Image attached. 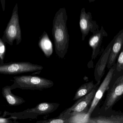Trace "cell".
I'll list each match as a JSON object with an SVG mask.
<instances>
[{
	"label": "cell",
	"mask_w": 123,
	"mask_h": 123,
	"mask_svg": "<svg viewBox=\"0 0 123 123\" xmlns=\"http://www.w3.org/2000/svg\"><path fill=\"white\" fill-rule=\"evenodd\" d=\"M68 16L65 8H60L54 17L52 33L54 38L55 52L63 58L67 52L69 37L67 26Z\"/></svg>",
	"instance_id": "1"
},
{
	"label": "cell",
	"mask_w": 123,
	"mask_h": 123,
	"mask_svg": "<svg viewBox=\"0 0 123 123\" xmlns=\"http://www.w3.org/2000/svg\"><path fill=\"white\" fill-rule=\"evenodd\" d=\"M13 78L12 90L19 89L42 91L52 87L54 84L51 80L37 76L24 75L14 77Z\"/></svg>",
	"instance_id": "2"
},
{
	"label": "cell",
	"mask_w": 123,
	"mask_h": 123,
	"mask_svg": "<svg viewBox=\"0 0 123 123\" xmlns=\"http://www.w3.org/2000/svg\"><path fill=\"white\" fill-rule=\"evenodd\" d=\"M60 106L57 103L43 102L37 104L33 108L27 109L18 112H9L5 111L3 116L13 117L14 119H35L39 116L47 115L53 112Z\"/></svg>",
	"instance_id": "3"
},
{
	"label": "cell",
	"mask_w": 123,
	"mask_h": 123,
	"mask_svg": "<svg viewBox=\"0 0 123 123\" xmlns=\"http://www.w3.org/2000/svg\"><path fill=\"white\" fill-rule=\"evenodd\" d=\"M2 39L5 43L11 46L15 40L17 45H18L21 42V31L19 24L17 3L14 7L11 19L4 32Z\"/></svg>",
	"instance_id": "4"
},
{
	"label": "cell",
	"mask_w": 123,
	"mask_h": 123,
	"mask_svg": "<svg viewBox=\"0 0 123 123\" xmlns=\"http://www.w3.org/2000/svg\"><path fill=\"white\" fill-rule=\"evenodd\" d=\"M112 83L111 82L106 99L100 108L102 112L111 110L114 105L123 97V72H120Z\"/></svg>",
	"instance_id": "5"
},
{
	"label": "cell",
	"mask_w": 123,
	"mask_h": 123,
	"mask_svg": "<svg viewBox=\"0 0 123 123\" xmlns=\"http://www.w3.org/2000/svg\"><path fill=\"white\" fill-rule=\"evenodd\" d=\"M43 66L28 62H13L0 64V74L16 75L40 71Z\"/></svg>",
	"instance_id": "6"
},
{
	"label": "cell",
	"mask_w": 123,
	"mask_h": 123,
	"mask_svg": "<svg viewBox=\"0 0 123 123\" xmlns=\"http://www.w3.org/2000/svg\"><path fill=\"white\" fill-rule=\"evenodd\" d=\"M116 66V64H115L109 69V71L104 80L101 84L99 86L95 93L92 104L87 113V116L88 118L91 117L92 113L94 112L98 103L102 98L105 92L106 91H107L109 89L110 84L112 81L114 71L115 70Z\"/></svg>",
	"instance_id": "7"
},
{
	"label": "cell",
	"mask_w": 123,
	"mask_h": 123,
	"mask_svg": "<svg viewBox=\"0 0 123 123\" xmlns=\"http://www.w3.org/2000/svg\"><path fill=\"white\" fill-rule=\"evenodd\" d=\"M79 25L82 34V40L83 41L90 32L94 34L99 31L98 25L95 21L92 20V14L90 12L86 13L84 8L81 10Z\"/></svg>",
	"instance_id": "8"
},
{
	"label": "cell",
	"mask_w": 123,
	"mask_h": 123,
	"mask_svg": "<svg viewBox=\"0 0 123 123\" xmlns=\"http://www.w3.org/2000/svg\"><path fill=\"white\" fill-rule=\"evenodd\" d=\"M100 82H97L94 87L89 94L77 100L73 105L67 108L71 113L87 112Z\"/></svg>",
	"instance_id": "9"
},
{
	"label": "cell",
	"mask_w": 123,
	"mask_h": 123,
	"mask_svg": "<svg viewBox=\"0 0 123 123\" xmlns=\"http://www.w3.org/2000/svg\"><path fill=\"white\" fill-rule=\"evenodd\" d=\"M114 41V40H113L103 51L95 66L94 76L97 82H100L101 79L105 74V68L107 65L109 56Z\"/></svg>",
	"instance_id": "10"
},
{
	"label": "cell",
	"mask_w": 123,
	"mask_h": 123,
	"mask_svg": "<svg viewBox=\"0 0 123 123\" xmlns=\"http://www.w3.org/2000/svg\"><path fill=\"white\" fill-rule=\"evenodd\" d=\"M123 45V32L114 40L107 65V67L108 69H110L115 64L117 58L121 50Z\"/></svg>",
	"instance_id": "11"
},
{
	"label": "cell",
	"mask_w": 123,
	"mask_h": 123,
	"mask_svg": "<svg viewBox=\"0 0 123 123\" xmlns=\"http://www.w3.org/2000/svg\"><path fill=\"white\" fill-rule=\"evenodd\" d=\"M105 35V32L103 27H102L100 30L93 34L89 39V45L92 49V60H95L98 55L99 52L103 38Z\"/></svg>",
	"instance_id": "12"
},
{
	"label": "cell",
	"mask_w": 123,
	"mask_h": 123,
	"mask_svg": "<svg viewBox=\"0 0 123 123\" xmlns=\"http://www.w3.org/2000/svg\"><path fill=\"white\" fill-rule=\"evenodd\" d=\"M11 86H6L2 89V95L11 106H18L25 102V100L22 97L15 95L12 92Z\"/></svg>",
	"instance_id": "13"
},
{
	"label": "cell",
	"mask_w": 123,
	"mask_h": 123,
	"mask_svg": "<svg viewBox=\"0 0 123 123\" xmlns=\"http://www.w3.org/2000/svg\"><path fill=\"white\" fill-rule=\"evenodd\" d=\"M38 45L47 58H50L52 55L53 52V45L45 31H44L40 37Z\"/></svg>",
	"instance_id": "14"
},
{
	"label": "cell",
	"mask_w": 123,
	"mask_h": 123,
	"mask_svg": "<svg viewBox=\"0 0 123 123\" xmlns=\"http://www.w3.org/2000/svg\"><path fill=\"white\" fill-rule=\"evenodd\" d=\"M95 86V84H94L93 81L87 82L81 85L76 91L73 98V100L76 101L81 97L86 95L92 91Z\"/></svg>",
	"instance_id": "15"
},
{
	"label": "cell",
	"mask_w": 123,
	"mask_h": 123,
	"mask_svg": "<svg viewBox=\"0 0 123 123\" xmlns=\"http://www.w3.org/2000/svg\"><path fill=\"white\" fill-rule=\"evenodd\" d=\"M87 112L71 113L70 118L67 120L69 123H87L89 118L87 116Z\"/></svg>",
	"instance_id": "16"
},
{
	"label": "cell",
	"mask_w": 123,
	"mask_h": 123,
	"mask_svg": "<svg viewBox=\"0 0 123 123\" xmlns=\"http://www.w3.org/2000/svg\"><path fill=\"white\" fill-rule=\"evenodd\" d=\"M87 123H117L111 117L99 116L96 117H90L87 119Z\"/></svg>",
	"instance_id": "17"
},
{
	"label": "cell",
	"mask_w": 123,
	"mask_h": 123,
	"mask_svg": "<svg viewBox=\"0 0 123 123\" xmlns=\"http://www.w3.org/2000/svg\"><path fill=\"white\" fill-rule=\"evenodd\" d=\"M68 119L61 114L57 117L37 121V123H67Z\"/></svg>",
	"instance_id": "18"
},
{
	"label": "cell",
	"mask_w": 123,
	"mask_h": 123,
	"mask_svg": "<svg viewBox=\"0 0 123 123\" xmlns=\"http://www.w3.org/2000/svg\"><path fill=\"white\" fill-rule=\"evenodd\" d=\"M116 66L115 72L120 73L123 72V48L121 50L116 60Z\"/></svg>",
	"instance_id": "19"
},
{
	"label": "cell",
	"mask_w": 123,
	"mask_h": 123,
	"mask_svg": "<svg viewBox=\"0 0 123 123\" xmlns=\"http://www.w3.org/2000/svg\"><path fill=\"white\" fill-rule=\"evenodd\" d=\"M5 43L0 38V64L4 63V58L6 53V46Z\"/></svg>",
	"instance_id": "20"
},
{
	"label": "cell",
	"mask_w": 123,
	"mask_h": 123,
	"mask_svg": "<svg viewBox=\"0 0 123 123\" xmlns=\"http://www.w3.org/2000/svg\"><path fill=\"white\" fill-rule=\"evenodd\" d=\"M13 117H11L9 118H6L5 116H2L0 117V123H16L13 121L14 120Z\"/></svg>",
	"instance_id": "21"
},
{
	"label": "cell",
	"mask_w": 123,
	"mask_h": 123,
	"mask_svg": "<svg viewBox=\"0 0 123 123\" xmlns=\"http://www.w3.org/2000/svg\"><path fill=\"white\" fill-rule=\"evenodd\" d=\"M111 116L117 122V123H123V114L111 115Z\"/></svg>",
	"instance_id": "22"
},
{
	"label": "cell",
	"mask_w": 123,
	"mask_h": 123,
	"mask_svg": "<svg viewBox=\"0 0 123 123\" xmlns=\"http://www.w3.org/2000/svg\"><path fill=\"white\" fill-rule=\"evenodd\" d=\"M6 0H0L1 7H2V10L3 12L5 11V8H6Z\"/></svg>",
	"instance_id": "23"
},
{
	"label": "cell",
	"mask_w": 123,
	"mask_h": 123,
	"mask_svg": "<svg viewBox=\"0 0 123 123\" xmlns=\"http://www.w3.org/2000/svg\"></svg>",
	"instance_id": "24"
}]
</instances>
